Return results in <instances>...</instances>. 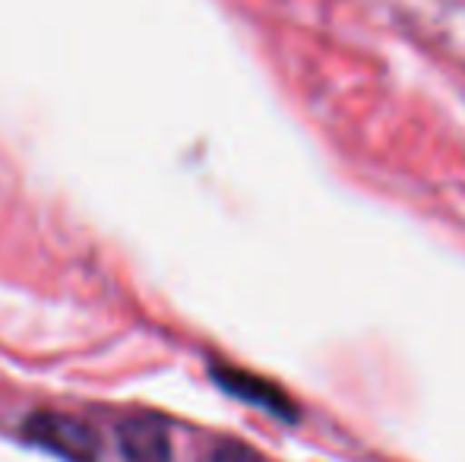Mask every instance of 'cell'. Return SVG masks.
<instances>
[{"label": "cell", "mask_w": 465, "mask_h": 462, "mask_svg": "<svg viewBox=\"0 0 465 462\" xmlns=\"http://www.w3.org/2000/svg\"><path fill=\"white\" fill-rule=\"evenodd\" d=\"M206 462H263L260 453H253L251 447L238 444V440H222L209 450Z\"/></svg>", "instance_id": "4"}, {"label": "cell", "mask_w": 465, "mask_h": 462, "mask_svg": "<svg viewBox=\"0 0 465 462\" xmlns=\"http://www.w3.org/2000/svg\"><path fill=\"white\" fill-rule=\"evenodd\" d=\"M213 380L219 383L225 393L238 396V399L251 402V406L266 408V412H272L276 418H285V421L298 418L294 402L282 393L276 383L263 380V377L247 374V370H241V368H228V364H213Z\"/></svg>", "instance_id": "2"}, {"label": "cell", "mask_w": 465, "mask_h": 462, "mask_svg": "<svg viewBox=\"0 0 465 462\" xmlns=\"http://www.w3.org/2000/svg\"><path fill=\"white\" fill-rule=\"evenodd\" d=\"M23 437L42 450L67 462H95L98 459V437L95 431L80 421L76 415L64 412H35L25 418Z\"/></svg>", "instance_id": "1"}, {"label": "cell", "mask_w": 465, "mask_h": 462, "mask_svg": "<svg viewBox=\"0 0 465 462\" xmlns=\"http://www.w3.org/2000/svg\"><path fill=\"white\" fill-rule=\"evenodd\" d=\"M117 450L124 462H172V437L159 418L134 415L117 428Z\"/></svg>", "instance_id": "3"}]
</instances>
